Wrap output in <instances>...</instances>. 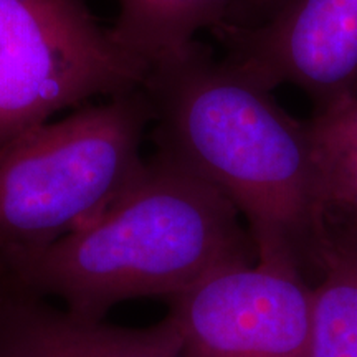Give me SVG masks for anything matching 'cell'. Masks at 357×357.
Instances as JSON below:
<instances>
[{
  "label": "cell",
  "instance_id": "1",
  "mask_svg": "<svg viewBox=\"0 0 357 357\" xmlns=\"http://www.w3.org/2000/svg\"><path fill=\"white\" fill-rule=\"evenodd\" d=\"M141 88L158 153L234 204L258 260L318 276L331 215L306 121L197 40L151 65Z\"/></svg>",
  "mask_w": 357,
  "mask_h": 357
},
{
  "label": "cell",
  "instance_id": "2",
  "mask_svg": "<svg viewBox=\"0 0 357 357\" xmlns=\"http://www.w3.org/2000/svg\"><path fill=\"white\" fill-rule=\"evenodd\" d=\"M257 260L234 204L158 153L95 222L8 263L0 280L7 289L60 298L73 314L102 319L124 300H171L220 268Z\"/></svg>",
  "mask_w": 357,
  "mask_h": 357
},
{
  "label": "cell",
  "instance_id": "3",
  "mask_svg": "<svg viewBox=\"0 0 357 357\" xmlns=\"http://www.w3.org/2000/svg\"><path fill=\"white\" fill-rule=\"evenodd\" d=\"M151 123L139 86L0 146V270L95 222L141 172Z\"/></svg>",
  "mask_w": 357,
  "mask_h": 357
},
{
  "label": "cell",
  "instance_id": "4",
  "mask_svg": "<svg viewBox=\"0 0 357 357\" xmlns=\"http://www.w3.org/2000/svg\"><path fill=\"white\" fill-rule=\"evenodd\" d=\"M147 71L84 0H0V146L58 111L139 88Z\"/></svg>",
  "mask_w": 357,
  "mask_h": 357
},
{
  "label": "cell",
  "instance_id": "5",
  "mask_svg": "<svg viewBox=\"0 0 357 357\" xmlns=\"http://www.w3.org/2000/svg\"><path fill=\"white\" fill-rule=\"evenodd\" d=\"M311 289L284 263L227 266L167 300L164 321L187 357H310Z\"/></svg>",
  "mask_w": 357,
  "mask_h": 357
},
{
  "label": "cell",
  "instance_id": "6",
  "mask_svg": "<svg viewBox=\"0 0 357 357\" xmlns=\"http://www.w3.org/2000/svg\"><path fill=\"white\" fill-rule=\"evenodd\" d=\"M211 33L223 60L266 91L294 84L312 106L357 91V0H289L265 24Z\"/></svg>",
  "mask_w": 357,
  "mask_h": 357
},
{
  "label": "cell",
  "instance_id": "7",
  "mask_svg": "<svg viewBox=\"0 0 357 357\" xmlns=\"http://www.w3.org/2000/svg\"><path fill=\"white\" fill-rule=\"evenodd\" d=\"M0 357H187L166 321L151 329H124L77 316L3 288Z\"/></svg>",
  "mask_w": 357,
  "mask_h": 357
},
{
  "label": "cell",
  "instance_id": "8",
  "mask_svg": "<svg viewBox=\"0 0 357 357\" xmlns=\"http://www.w3.org/2000/svg\"><path fill=\"white\" fill-rule=\"evenodd\" d=\"M310 357H357V225L331 217L311 289Z\"/></svg>",
  "mask_w": 357,
  "mask_h": 357
},
{
  "label": "cell",
  "instance_id": "9",
  "mask_svg": "<svg viewBox=\"0 0 357 357\" xmlns=\"http://www.w3.org/2000/svg\"><path fill=\"white\" fill-rule=\"evenodd\" d=\"M230 0H118L111 33L128 53L151 66L220 24Z\"/></svg>",
  "mask_w": 357,
  "mask_h": 357
},
{
  "label": "cell",
  "instance_id": "10",
  "mask_svg": "<svg viewBox=\"0 0 357 357\" xmlns=\"http://www.w3.org/2000/svg\"><path fill=\"white\" fill-rule=\"evenodd\" d=\"M306 124L329 215L357 225V91L312 106Z\"/></svg>",
  "mask_w": 357,
  "mask_h": 357
},
{
  "label": "cell",
  "instance_id": "11",
  "mask_svg": "<svg viewBox=\"0 0 357 357\" xmlns=\"http://www.w3.org/2000/svg\"><path fill=\"white\" fill-rule=\"evenodd\" d=\"M288 2L289 0H230L225 15L217 26L248 29V26L261 25L276 15Z\"/></svg>",
  "mask_w": 357,
  "mask_h": 357
},
{
  "label": "cell",
  "instance_id": "12",
  "mask_svg": "<svg viewBox=\"0 0 357 357\" xmlns=\"http://www.w3.org/2000/svg\"><path fill=\"white\" fill-rule=\"evenodd\" d=\"M0 294H2V281H0Z\"/></svg>",
  "mask_w": 357,
  "mask_h": 357
}]
</instances>
